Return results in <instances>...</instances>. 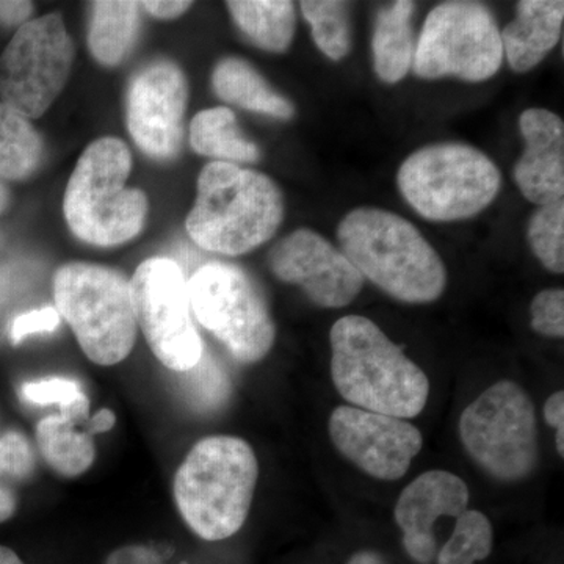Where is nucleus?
<instances>
[{"label":"nucleus","mask_w":564,"mask_h":564,"mask_svg":"<svg viewBox=\"0 0 564 564\" xmlns=\"http://www.w3.org/2000/svg\"><path fill=\"white\" fill-rule=\"evenodd\" d=\"M329 344L333 383L352 406L404 421L425 410L429 377L377 323L362 315L339 318Z\"/></svg>","instance_id":"nucleus-1"},{"label":"nucleus","mask_w":564,"mask_h":564,"mask_svg":"<svg viewBox=\"0 0 564 564\" xmlns=\"http://www.w3.org/2000/svg\"><path fill=\"white\" fill-rule=\"evenodd\" d=\"M132 154L128 144L104 137L88 144L68 185L63 212L70 232L95 247H117L135 239L147 223V195L128 187Z\"/></svg>","instance_id":"nucleus-5"},{"label":"nucleus","mask_w":564,"mask_h":564,"mask_svg":"<svg viewBox=\"0 0 564 564\" xmlns=\"http://www.w3.org/2000/svg\"><path fill=\"white\" fill-rule=\"evenodd\" d=\"M35 469V454L24 434L10 432L0 437V481L25 480Z\"/></svg>","instance_id":"nucleus-31"},{"label":"nucleus","mask_w":564,"mask_h":564,"mask_svg":"<svg viewBox=\"0 0 564 564\" xmlns=\"http://www.w3.org/2000/svg\"><path fill=\"white\" fill-rule=\"evenodd\" d=\"M188 282L192 313L232 358L262 361L273 348L276 328L265 296L250 274L226 262H209Z\"/></svg>","instance_id":"nucleus-9"},{"label":"nucleus","mask_w":564,"mask_h":564,"mask_svg":"<svg viewBox=\"0 0 564 564\" xmlns=\"http://www.w3.org/2000/svg\"><path fill=\"white\" fill-rule=\"evenodd\" d=\"M54 302L90 361L115 366L131 355L139 325L124 274L98 263H66L54 274Z\"/></svg>","instance_id":"nucleus-6"},{"label":"nucleus","mask_w":564,"mask_h":564,"mask_svg":"<svg viewBox=\"0 0 564 564\" xmlns=\"http://www.w3.org/2000/svg\"><path fill=\"white\" fill-rule=\"evenodd\" d=\"M525 150L514 166L522 195L538 206L564 199V122L554 111L527 109L519 117Z\"/></svg>","instance_id":"nucleus-17"},{"label":"nucleus","mask_w":564,"mask_h":564,"mask_svg":"<svg viewBox=\"0 0 564 564\" xmlns=\"http://www.w3.org/2000/svg\"><path fill=\"white\" fill-rule=\"evenodd\" d=\"M140 2L101 0L91 3L88 50L102 66L121 65L139 40Z\"/></svg>","instance_id":"nucleus-21"},{"label":"nucleus","mask_w":564,"mask_h":564,"mask_svg":"<svg viewBox=\"0 0 564 564\" xmlns=\"http://www.w3.org/2000/svg\"><path fill=\"white\" fill-rule=\"evenodd\" d=\"M318 50L333 62L343 61L351 50L348 6L336 0H304L300 3Z\"/></svg>","instance_id":"nucleus-26"},{"label":"nucleus","mask_w":564,"mask_h":564,"mask_svg":"<svg viewBox=\"0 0 564 564\" xmlns=\"http://www.w3.org/2000/svg\"><path fill=\"white\" fill-rule=\"evenodd\" d=\"M415 3L399 0L378 11L372 36L373 69L386 84H399L413 69Z\"/></svg>","instance_id":"nucleus-20"},{"label":"nucleus","mask_w":564,"mask_h":564,"mask_svg":"<svg viewBox=\"0 0 564 564\" xmlns=\"http://www.w3.org/2000/svg\"><path fill=\"white\" fill-rule=\"evenodd\" d=\"M278 280L299 285L307 299L325 310H340L358 299L364 278L339 248L313 229H296L269 252Z\"/></svg>","instance_id":"nucleus-15"},{"label":"nucleus","mask_w":564,"mask_h":564,"mask_svg":"<svg viewBox=\"0 0 564 564\" xmlns=\"http://www.w3.org/2000/svg\"><path fill=\"white\" fill-rule=\"evenodd\" d=\"M137 325L151 351L173 372L185 373L199 362L202 337L193 323L188 282L172 259L152 258L131 280Z\"/></svg>","instance_id":"nucleus-12"},{"label":"nucleus","mask_w":564,"mask_h":564,"mask_svg":"<svg viewBox=\"0 0 564 564\" xmlns=\"http://www.w3.org/2000/svg\"><path fill=\"white\" fill-rule=\"evenodd\" d=\"M141 9L148 11L151 17L159 20H176L182 17L192 7V2H181V0H148L140 2Z\"/></svg>","instance_id":"nucleus-36"},{"label":"nucleus","mask_w":564,"mask_h":564,"mask_svg":"<svg viewBox=\"0 0 564 564\" xmlns=\"http://www.w3.org/2000/svg\"><path fill=\"white\" fill-rule=\"evenodd\" d=\"M185 392L191 402L202 410H215L228 399V377L210 352L204 350L199 362L185 372Z\"/></svg>","instance_id":"nucleus-30"},{"label":"nucleus","mask_w":564,"mask_h":564,"mask_svg":"<svg viewBox=\"0 0 564 564\" xmlns=\"http://www.w3.org/2000/svg\"><path fill=\"white\" fill-rule=\"evenodd\" d=\"M188 82L172 61H155L133 74L126 99V124L132 140L155 161L180 154Z\"/></svg>","instance_id":"nucleus-13"},{"label":"nucleus","mask_w":564,"mask_h":564,"mask_svg":"<svg viewBox=\"0 0 564 564\" xmlns=\"http://www.w3.org/2000/svg\"><path fill=\"white\" fill-rule=\"evenodd\" d=\"M502 62V39L491 10L484 3L455 0L430 11L411 70L425 80L458 77L475 84L496 76Z\"/></svg>","instance_id":"nucleus-10"},{"label":"nucleus","mask_w":564,"mask_h":564,"mask_svg":"<svg viewBox=\"0 0 564 564\" xmlns=\"http://www.w3.org/2000/svg\"><path fill=\"white\" fill-rule=\"evenodd\" d=\"M284 218V198L273 180L236 163L210 162L198 177L185 228L203 250L247 254L269 242Z\"/></svg>","instance_id":"nucleus-3"},{"label":"nucleus","mask_w":564,"mask_h":564,"mask_svg":"<svg viewBox=\"0 0 564 564\" xmlns=\"http://www.w3.org/2000/svg\"><path fill=\"white\" fill-rule=\"evenodd\" d=\"M234 22L262 51L282 54L295 35V7L288 0H232L226 3Z\"/></svg>","instance_id":"nucleus-22"},{"label":"nucleus","mask_w":564,"mask_h":564,"mask_svg":"<svg viewBox=\"0 0 564 564\" xmlns=\"http://www.w3.org/2000/svg\"><path fill=\"white\" fill-rule=\"evenodd\" d=\"M544 419L555 430L556 452L564 456V392L558 391L549 397L544 404Z\"/></svg>","instance_id":"nucleus-34"},{"label":"nucleus","mask_w":564,"mask_h":564,"mask_svg":"<svg viewBox=\"0 0 564 564\" xmlns=\"http://www.w3.org/2000/svg\"><path fill=\"white\" fill-rule=\"evenodd\" d=\"M0 564H24L20 556L17 555V552L11 551V549L6 547V545H0Z\"/></svg>","instance_id":"nucleus-41"},{"label":"nucleus","mask_w":564,"mask_h":564,"mask_svg":"<svg viewBox=\"0 0 564 564\" xmlns=\"http://www.w3.org/2000/svg\"><path fill=\"white\" fill-rule=\"evenodd\" d=\"M74 43L58 14L22 24L0 57V102L28 120L43 117L61 96Z\"/></svg>","instance_id":"nucleus-11"},{"label":"nucleus","mask_w":564,"mask_h":564,"mask_svg":"<svg viewBox=\"0 0 564 564\" xmlns=\"http://www.w3.org/2000/svg\"><path fill=\"white\" fill-rule=\"evenodd\" d=\"M17 511V496L6 481H0V522L9 521Z\"/></svg>","instance_id":"nucleus-38"},{"label":"nucleus","mask_w":564,"mask_h":564,"mask_svg":"<svg viewBox=\"0 0 564 564\" xmlns=\"http://www.w3.org/2000/svg\"><path fill=\"white\" fill-rule=\"evenodd\" d=\"M191 144L196 154L214 162L252 163L259 161V148L245 139L236 115L228 107H214L195 115L191 124Z\"/></svg>","instance_id":"nucleus-23"},{"label":"nucleus","mask_w":564,"mask_h":564,"mask_svg":"<svg viewBox=\"0 0 564 564\" xmlns=\"http://www.w3.org/2000/svg\"><path fill=\"white\" fill-rule=\"evenodd\" d=\"M215 95L231 106L267 115L276 120H291L295 107L288 98L274 91L259 70L243 58L226 57L212 73Z\"/></svg>","instance_id":"nucleus-19"},{"label":"nucleus","mask_w":564,"mask_h":564,"mask_svg":"<svg viewBox=\"0 0 564 564\" xmlns=\"http://www.w3.org/2000/svg\"><path fill=\"white\" fill-rule=\"evenodd\" d=\"M340 251L364 281L399 302H436L447 288V270L422 232L393 212L358 207L337 228Z\"/></svg>","instance_id":"nucleus-2"},{"label":"nucleus","mask_w":564,"mask_h":564,"mask_svg":"<svg viewBox=\"0 0 564 564\" xmlns=\"http://www.w3.org/2000/svg\"><path fill=\"white\" fill-rule=\"evenodd\" d=\"M564 21L562 0H522L516 18L503 31V58L514 73H529L551 54L560 36Z\"/></svg>","instance_id":"nucleus-18"},{"label":"nucleus","mask_w":564,"mask_h":564,"mask_svg":"<svg viewBox=\"0 0 564 564\" xmlns=\"http://www.w3.org/2000/svg\"><path fill=\"white\" fill-rule=\"evenodd\" d=\"M10 203V192L7 185L0 180V214L7 209Z\"/></svg>","instance_id":"nucleus-42"},{"label":"nucleus","mask_w":564,"mask_h":564,"mask_svg":"<svg viewBox=\"0 0 564 564\" xmlns=\"http://www.w3.org/2000/svg\"><path fill=\"white\" fill-rule=\"evenodd\" d=\"M403 198L430 221H459L484 212L497 198L502 174L477 148L436 143L408 155L397 173Z\"/></svg>","instance_id":"nucleus-7"},{"label":"nucleus","mask_w":564,"mask_h":564,"mask_svg":"<svg viewBox=\"0 0 564 564\" xmlns=\"http://www.w3.org/2000/svg\"><path fill=\"white\" fill-rule=\"evenodd\" d=\"M491 521L481 511L466 510L456 518L454 533L437 555L440 564H475L492 552Z\"/></svg>","instance_id":"nucleus-27"},{"label":"nucleus","mask_w":564,"mask_h":564,"mask_svg":"<svg viewBox=\"0 0 564 564\" xmlns=\"http://www.w3.org/2000/svg\"><path fill=\"white\" fill-rule=\"evenodd\" d=\"M33 13L32 2H20V0H10V2H0V22L7 25H22L29 22Z\"/></svg>","instance_id":"nucleus-37"},{"label":"nucleus","mask_w":564,"mask_h":564,"mask_svg":"<svg viewBox=\"0 0 564 564\" xmlns=\"http://www.w3.org/2000/svg\"><path fill=\"white\" fill-rule=\"evenodd\" d=\"M532 328L538 334L552 339L564 336V292L563 289H545L534 296L532 306Z\"/></svg>","instance_id":"nucleus-32"},{"label":"nucleus","mask_w":564,"mask_h":564,"mask_svg":"<svg viewBox=\"0 0 564 564\" xmlns=\"http://www.w3.org/2000/svg\"><path fill=\"white\" fill-rule=\"evenodd\" d=\"M348 564H388V562L377 552L361 551L352 555Z\"/></svg>","instance_id":"nucleus-40"},{"label":"nucleus","mask_w":564,"mask_h":564,"mask_svg":"<svg viewBox=\"0 0 564 564\" xmlns=\"http://www.w3.org/2000/svg\"><path fill=\"white\" fill-rule=\"evenodd\" d=\"M529 242L549 272H564V202L541 206L529 223Z\"/></svg>","instance_id":"nucleus-28"},{"label":"nucleus","mask_w":564,"mask_h":564,"mask_svg":"<svg viewBox=\"0 0 564 564\" xmlns=\"http://www.w3.org/2000/svg\"><path fill=\"white\" fill-rule=\"evenodd\" d=\"M328 429L337 451L377 480H400L422 451V433L413 423L361 408L337 406Z\"/></svg>","instance_id":"nucleus-14"},{"label":"nucleus","mask_w":564,"mask_h":564,"mask_svg":"<svg viewBox=\"0 0 564 564\" xmlns=\"http://www.w3.org/2000/svg\"><path fill=\"white\" fill-rule=\"evenodd\" d=\"M469 497L466 481L448 470H426L414 478L393 510L408 555L421 564L432 563L437 554L434 524L443 516L458 518L467 510Z\"/></svg>","instance_id":"nucleus-16"},{"label":"nucleus","mask_w":564,"mask_h":564,"mask_svg":"<svg viewBox=\"0 0 564 564\" xmlns=\"http://www.w3.org/2000/svg\"><path fill=\"white\" fill-rule=\"evenodd\" d=\"M76 422L62 414L41 419L36 425V443L44 462L66 478L87 473L96 458L95 443L88 433L77 432Z\"/></svg>","instance_id":"nucleus-24"},{"label":"nucleus","mask_w":564,"mask_h":564,"mask_svg":"<svg viewBox=\"0 0 564 564\" xmlns=\"http://www.w3.org/2000/svg\"><path fill=\"white\" fill-rule=\"evenodd\" d=\"M43 154V139L31 120L0 102V180H28L40 169Z\"/></svg>","instance_id":"nucleus-25"},{"label":"nucleus","mask_w":564,"mask_h":564,"mask_svg":"<svg viewBox=\"0 0 564 564\" xmlns=\"http://www.w3.org/2000/svg\"><path fill=\"white\" fill-rule=\"evenodd\" d=\"M61 318L55 307H44V310L22 314L11 325V339L14 344H20L32 334L55 332L61 325Z\"/></svg>","instance_id":"nucleus-33"},{"label":"nucleus","mask_w":564,"mask_h":564,"mask_svg":"<svg viewBox=\"0 0 564 564\" xmlns=\"http://www.w3.org/2000/svg\"><path fill=\"white\" fill-rule=\"evenodd\" d=\"M258 478V458L247 441L204 437L193 445L174 477L177 511L202 540L231 538L250 514Z\"/></svg>","instance_id":"nucleus-4"},{"label":"nucleus","mask_w":564,"mask_h":564,"mask_svg":"<svg viewBox=\"0 0 564 564\" xmlns=\"http://www.w3.org/2000/svg\"><path fill=\"white\" fill-rule=\"evenodd\" d=\"M106 564H163L161 556L144 545H126L111 552Z\"/></svg>","instance_id":"nucleus-35"},{"label":"nucleus","mask_w":564,"mask_h":564,"mask_svg":"<svg viewBox=\"0 0 564 564\" xmlns=\"http://www.w3.org/2000/svg\"><path fill=\"white\" fill-rule=\"evenodd\" d=\"M22 397L33 404L57 403L61 414L77 423L90 410L88 397L76 381L66 378H47L22 386Z\"/></svg>","instance_id":"nucleus-29"},{"label":"nucleus","mask_w":564,"mask_h":564,"mask_svg":"<svg viewBox=\"0 0 564 564\" xmlns=\"http://www.w3.org/2000/svg\"><path fill=\"white\" fill-rule=\"evenodd\" d=\"M459 437L474 462L502 481L529 477L540 458L534 404L514 381L489 386L463 411Z\"/></svg>","instance_id":"nucleus-8"},{"label":"nucleus","mask_w":564,"mask_h":564,"mask_svg":"<svg viewBox=\"0 0 564 564\" xmlns=\"http://www.w3.org/2000/svg\"><path fill=\"white\" fill-rule=\"evenodd\" d=\"M115 426V414L110 410H101L91 419L93 433H106Z\"/></svg>","instance_id":"nucleus-39"}]
</instances>
